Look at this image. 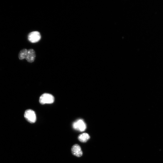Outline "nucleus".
<instances>
[{"mask_svg":"<svg viewBox=\"0 0 163 163\" xmlns=\"http://www.w3.org/2000/svg\"><path fill=\"white\" fill-rule=\"evenodd\" d=\"M36 54L35 50L32 49L28 50V53L26 59L29 63H32L35 61L36 57Z\"/></svg>","mask_w":163,"mask_h":163,"instance_id":"obj_6","label":"nucleus"},{"mask_svg":"<svg viewBox=\"0 0 163 163\" xmlns=\"http://www.w3.org/2000/svg\"><path fill=\"white\" fill-rule=\"evenodd\" d=\"M55 101L54 96L51 94L45 93L43 94L39 98V102L41 104H50Z\"/></svg>","mask_w":163,"mask_h":163,"instance_id":"obj_1","label":"nucleus"},{"mask_svg":"<svg viewBox=\"0 0 163 163\" xmlns=\"http://www.w3.org/2000/svg\"><path fill=\"white\" fill-rule=\"evenodd\" d=\"M90 138V137L87 133H84L80 135L78 137V139L81 142L86 143Z\"/></svg>","mask_w":163,"mask_h":163,"instance_id":"obj_7","label":"nucleus"},{"mask_svg":"<svg viewBox=\"0 0 163 163\" xmlns=\"http://www.w3.org/2000/svg\"><path fill=\"white\" fill-rule=\"evenodd\" d=\"M41 36L40 33L38 31H34L29 33L28 39L29 41L32 43L39 42L41 39Z\"/></svg>","mask_w":163,"mask_h":163,"instance_id":"obj_4","label":"nucleus"},{"mask_svg":"<svg viewBox=\"0 0 163 163\" xmlns=\"http://www.w3.org/2000/svg\"><path fill=\"white\" fill-rule=\"evenodd\" d=\"M28 53V50L26 49H23L21 50L19 54V58L20 60H22L26 59Z\"/></svg>","mask_w":163,"mask_h":163,"instance_id":"obj_8","label":"nucleus"},{"mask_svg":"<svg viewBox=\"0 0 163 163\" xmlns=\"http://www.w3.org/2000/svg\"><path fill=\"white\" fill-rule=\"evenodd\" d=\"M71 151L73 155L77 157H80L83 155V152L81 148L78 144H76L73 146Z\"/></svg>","mask_w":163,"mask_h":163,"instance_id":"obj_5","label":"nucleus"},{"mask_svg":"<svg viewBox=\"0 0 163 163\" xmlns=\"http://www.w3.org/2000/svg\"><path fill=\"white\" fill-rule=\"evenodd\" d=\"M24 117L26 120L31 123H35L36 120V116L34 111L31 109H28L26 111Z\"/></svg>","mask_w":163,"mask_h":163,"instance_id":"obj_2","label":"nucleus"},{"mask_svg":"<svg viewBox=\"0 0 163 163\" xmlns=\"http://www.w3.org/2000/svg\"><path fill=\"white\" fill-rule=\"evenodd\" d=\"M73 127L76 130L83 132L86 129V126L83 120L79 119L73 123Z\"/></svg>","mask_w":163,"mask_h":163,"instance_id":"obj_3","label":"nucleus"}]
</instances>
